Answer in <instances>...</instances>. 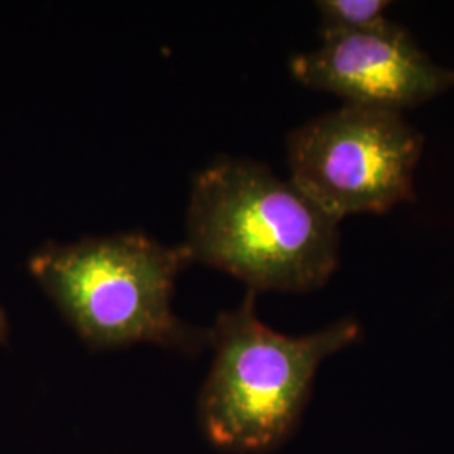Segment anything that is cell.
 I'll return each mask as SVG.
<instances>
[{"label": "cell", "mask_w": 454, "mask_h": 454, "mask_svg": "<svg viewBox=\"0 0 454 454\" xmlns=\"http://www.w3.org/2000/svg\"><path fill=\"white\" fill-rule=\"evenodd\" d=\"M185 231L192 262L254 293L315 292L340 264L339 223L290 180L247 159H219L197 174Z\"/></svg>", "instance_id": "obj_1"}, {"label": "cell", "mask_w": 454, "mask_h": 454, "mask_svg": "<svg viewBox=\"0 0 454 454\" xmlns=\"http://www.w3.org/2000/svg\"><path fill=\"white\" fill-rule=\"evenodd\" d=\"M387 0H320V37H340L357 34L382 33L394 26L386 16Z\"/></svg>", "instance_id": "obj_6"}, {"label": "cell", "mask_w": 454, "mask_h": 454, "mask_svg": "<svg viewBox=\"0 0 454 454\" xmlns=\"http://www.w3.org/2000/svg\"><path fill=\"white\" fill-rule=\"evenodd\" d=\"M303 86L341 98L345 105L403 114L453 90L454 69L436 65L399 24L382 33L322 39L290 61Z\"/></svg>", "instance_id": "obj_5"}, {"label": "cell", "mask_w": 454, "mask_h": 454, "mask_svg": "<svg viewBox=\"0 0 454 454\" xmlns=\"http://www.w3.org/2000/svg\"><path fill=\"white\" fill-rule=\"evenodd\" d=\"M256 294L247 290L209 328L214 356L199 392L197 421L206 441L224 453L281 448L300 427L320 365L362 335L354 318L285 335L258 317Z\"/></svg>", "instance_id": "obj_3"}, {"label": "cell", "mask_w": 454, "mask_h": 454, "mask_svg": "<svg viewBox=\"0 0 454 454\" xmlns=\"http://www.w3.org/2000/svg\"><path fill=\"white\" fill-rule=\"evenodd\" d=\"M192 264L184 243L165 246L140 232L46 243L27 261L80 340L95 352L157 345L194 357L209 347V328L174 311L176 281Z\"/></svg>", "instance_id": "obj_2"}, {"label": "cell", "mask_w": 454, "mask_h": 454, "mask_svg": "<svg viewBox=\"0 0 454 454\" xmlns=\"http://www.w3.org/2000/svg\"><path fill=\"white\" fill-rule=\"evenodd\" d=\"M9 333H11V324H9L7 311L0 307V343L9 340Z\"/></svg>", "instance_id": "obj_7"}, {"label": "cell", "mask_w": 454, "mask_h": 454, "mask_svg": "<svg viewBox=\"0 0 454 454\" xmlns=\"http://www.w3.org/2000/svg\"><path fill=\"white\" fill-rule=\"evenodd\" d=\"M424 137L399 112L341 105L288 135L290 182L340 224L412 202Z\"/></svg>", "instance_id": "obj_4"}]
</instances>
